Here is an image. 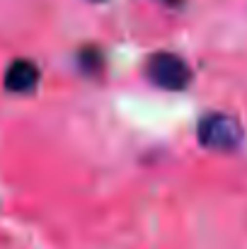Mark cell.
<instances>
[{
    "instance_id": "cell-1",
    "label": "cell",
    "mask_w": 247,
    "mask_h": 249,
    "mask_svg": "<svg viewBox=\"0 0 247 249\" xmlns=\"http://www.w3.org/2000/svg\"><path fill=\"white\" fill-rule=\"evenodd\" d=\"M243 141V128L233 116L211 114L204 116L199 124V143L209 150H235Z\"/></svg>"
},
{
    "instance_id": "cell-2",
    "label": "cell",
    "mask_w": 247,
    "mask_h": 249,
    "mask_svg": "<svg viewBox=\"0 0 247 249\" xmlns=\"http://www.w3.org/2000/svg\"><path fill=\"white\" fill-rule=\"evenodd\" d=\"M148 78L163 89H184L191 80V71L174 53H155L148 61Z\"/></svg>"
},
{
    "instance_id": "cell-3",
    "label": "cell",
    "mask_w": 247,
    "mask_h": 249,
    "mask_svg": "<svg viewBox=\"0 0 247 249\" xmlns=\"http://www.w3.org/2000/svg\"><path fill=\"white\" fill-rule=\"evenodd\" d=\"M39 83V71L29 61H12L5 73V87L10 92H32Z\"/></svg>"
}]
</instances>
